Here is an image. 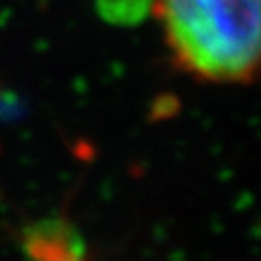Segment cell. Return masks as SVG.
I'll list each match as a JSON object with an SVG mask.
<instances>
[{
  "instance_id": "cell-1",
  "label": "cell",
  "mask_w": 261,
  "mask_h": 261,
  "mask_svg": "<svg viewBox=\"0 0 261 261\" xmlns=\"http://www.w3.org/2000/svg\"><path fill=\"white\" fill-rule=\"evenodd\" d=\"M172 62L205 84H252L259 70L261 0H155Z\"/></svg>"
},
{
  "instance_id": "cell-2",
  "label": "cell",
  "mask_w": 261,
  "mask_h": 261,
  "mask_svg": "<svg viewBox=\"0 0 261 261\" xmlns=\"http://www.w3.org/2000/svg\"><path fill=\"white\" fill-rule=\"evenodd\" d=\"M25 261H91L80 228L62 215L28 224L19 238Z\"/></svg>"
},
{
  "instance_id": "cell-3",
  "label": "cell",
  "mask_w": 261,
  "mask_h": 261,
  "mask_svg": "<svg viewBox=\"0 0 261 261\" xmlns=\"http://www.w3.org/2000/svg\"><path fill=\"white\" fill-rule=\"evenodd\" d=\"M155 0H95L97 14L109 25L132 28L153 12Z\"/></svg>"
}]
</instances>
